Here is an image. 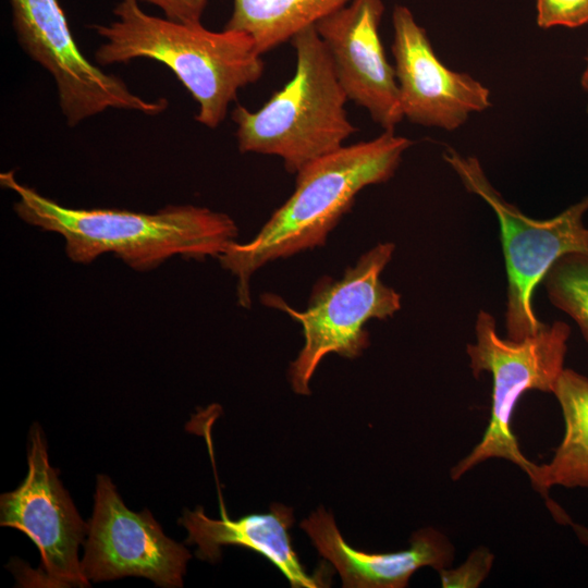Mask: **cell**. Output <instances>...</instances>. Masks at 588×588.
Listing matches in <instances>:
<instances>
[{
    "label": "cell",
    "instance_id": "17",
    "mask_svg": "<svg viewBox=\"0 0 588 588\" xmlns=\"http://www.w3.org/2000/svg\"><path fill=\"white\" fill-rule=\"evenodd\" d=\"M548 298L567 314L588 342V254L561 257L542 280Z\"/></svg>",
    "mask_w": 588,
    "mask_h": 588
},
{
    "label": "cell",
    "instance_id": "7",
    "mask_svg": "<svg viewBox=\"0 0 588 588\" xmlns=\"http://www.w3.org/2000/svg\"><path fill=\"white\" fill-rule=\"evenodd\" d=\"M443 157L465 188L482 198L497 215L507 274V338L522 340L535 334L544 326L535 314V289L564 255L588 254V228L584 223L588 196L553 218L532 219L500 195L477 158L462 156L454 149Z\"/></svg>",
    "mask_w": 588,
    "mask_h": 588
},
{
    "label": "cell",
    "instance_id": "10",
    "mask_svg": "<svg viewBox=\"0 0 588 588\" xmlns=\"http://www.w3.org/2000/svg\"><path fill=\"white\" fill-rule=\"evenodd\" d=\"M83 575L93 583L138 576L160 587H182L191 554L167 537L148 510L133 512L111 479L98 475Z\"/></svg>",
    "mask_w": 588,
    "mask_h": 588
},
{
    "label": "cell",
    "instance_id": "11",
    "mask_svg": "<svg viewBox=\"0 0 588 588\" xmlns=\"http://www.w3.org/2000/svg\"><path fill=\"white\" fill-rule=\"evenodd\" d=\"M392 23V52L404 118L452 131L463 125L470 113L491 106L486 86L439 60L425 28L407 7H394Z\"/></svg>",
    "mask_w": 588,
    "mask_h": 588
},
{
    "label": "cell",
    "instance_id": "16",
    "mask_svg": "<svg viewBox=\"0 0 588 588\" xmlns=\"http://www.w3.org/2000/svg\"><path fill=\"white\" fill-rule=\"evenodd\" d=\"M352 0H232L233 8L224 28L244 32L262 54L289 41L299 30Z\"/></svg>",
    "mask_w": 588,
    "mask_h": 588
},
{
    "label": "cell",
    "instance_id": "15",
    "mask_svg": "<svg viewBox=\"0 0 588 588\" xmlns=\"http://www.w3.org/2000/svg\"><path fill=\"white\" fill-rule=\"evenodd\" d=\"M553 394L564 420V434L547 464H536L532 488L548 499L554 486L588 489V378L564 368Z\"/></svg>",
    "mask_w": 588,
    "mask_h": 588
},
{
    "label": "cell",
    "instance_id": "18",
    "mask_svg": "<svg viewBox=\"0 0 588 588\" xmlns=\"http://www.w3.org/2000/svg\"><path fill=\"white\" fill-rule=\"evenodd\" d=\"M494 556L488 548L475 549L467 560L455 568H442L439 571L441 585L445 588H475L488 576Z\"/></svg>",
    "mask_w": 588,
    "mask_h": 588
},
{
    "label": "cell",
    "instance_id": "12",
    "mask_svg": "<svg viewBox=\"0 0 588 588\" xmlns=\"http://www.w3.org/2000/svg\"><path fill=\"white\" fill-rule=\"evenodd\" d=\"M383 13L382 0H352L315 27L347 99L365 108L384 131H394L404 117L395 69L379 34Z\"/></svg>",
    "mask_w": 588,
    "mask_h": 588
},
{
    "label": "cell",
    "instance_id": "9",
    "mask_svg": "<svg viewBox=\"0 0 588 588\" xmlns=\"http://www.w3.org/2000/svg\"><path fill=\"white\" fill-rule=\"evenodd\" d=\"M29 441L24 481L0 498V525L24 532L40 552L39 567L20 569L19 580L25 587H88L78 549L89 526L63 488L58 469L49 464L40 426L32 427Z\"/></svg>",
    "mask_w": 588,
    "mask_h": 588
},
{
    "label": "cell",
    "instance_id": "5",
    "mask_svg": "<svg viewBox=\"0 0 588 588\" xmlns=\"http://www.w3.org/2000/svg\"><path fill=\"white\" fill-rule=\"evenodd\" d=\"M476 342L466 347L473 375L492 377L491 412L487 428L476 446L451 469L460 479L490 458H504L531 476L536 464L524 456L512 429L517 403L531 390L553 393L564 370L571 328L563 321L546 324L522 340L502 339L495 320L480 310L475 323Z\"/></svg>",
    "mask_w": 588,
    "mask_h": 588
},
{
    "label": "cell",
    "instance_id": "3",
    "mask_svg": "<svg viewBox=\"0 0 588 588\" xmlns=\"http://www.w3.org/2000/svg\"><path fill=\"white\" fill-rule=\"evenodd\" d=\"M108 25H94L105 39L95 60L101 65L145 58L168 66L198 103L195 120L216 128L237 91L256 83L264 61L253 38L232 29L213 32L144 12L137 0H121Z\"/></svg>",
    "mask_w": 588,
    "mask_h": 588
},
{
    "label": "cell",
    "instance_id": "6",
    "mask_svg": "<svg viewBox=\"0 0 588 588\" xmlns=\"http://www.w3.org/2000/svg\"><path fill=\"white\" fill-rule=\"evenodd\" d=\"M394 247L390 242L378 243L340 279H320L303 311L277 295L262 296L266 305L285 311L303 328L304 346L289 370L294 392L310 393V380L326 355L359 356L370 343L365 324L371 319H388L401 309V295L381 280Z\"/></svg>",
    "mask_w": 588,
    "mask_h": 588
},
{
    "label": "cell",
    "instance_id": "4",
    "mask_svg": "<svg viewBox=\"0 0 588 588\" xmlns=\"http://www.w3.org/2000/svg\"><path fill=\"white\" fill-rule=\"evenodd\" d=\"M296 52L293 77L257 111L236 106L231 113L242 154L277 156L287 172L344 145L356 132L347 97L315 25L290 40Z\"/></svg>",
    "mask_w": 588,
    "mask_h": 588
},
{
    "label": "cell",
    "instance_id": "14",
    "mask_svg": "<svg viewBox=\"0 0 588 588\" xmlns=\"http://www.w3.org/2000/svg\"><path fill=\"white\" fill-rule=\"evenodd\" d=\"M220 518L208 517L203 506L185 510L179 523L188 532L185 542L196 544L200 560L216 562L224 546H240L268 559L285 576L294 588L329 586L328 571L322 567L309 574L295 552L290 529L294 524L293 509L272 504L268 513L248 514L231 519L225 511L220 489Z\"/></svg>",
    "mask_w": 588,
    "mask_h": 588
},
{
    "label": "cell",
    "instance_id": "8",
    "mask_svg": "<svg viewBox=\"0 0 588 588\" xmlns=\"http://www.w3.org/2000/svg\"><path fill=\"white\" fill-rule=\"evenodd\" d=\"M10 7L17 41L52 76L69 126L108 109L156 115L168 108L166 98L145 99L122 78L87 60L76 45L59 0H10Z\"/></svg>",
    "mask_w": 588,
    "mask_h": 588
},
{
    "label": "cell",
    "instance_id": "19",
    "mask_svg": "<svg viewBox=\"0 0 588 588\" xmlns=\"http://www.w3.org/2000/svg\"><path fill=\"white\" fill-rule=\"evenodd\" d=\"M588 23V0H537V24L578 27Z\"/></svg>",
    "mask_w": 588,
    "mask_h": 588
},
{
    "label": "cell",
    "instance_id": "21",
    "mask_svg": "<svg viewBox=\"0 0 588 588\" xmlns=\"http://www.w3.org/2000/svg\"><path fill=\"white\" fill-rule=\"evenodd\" d=\"M576 534L578 535L579 539L588 544V529H586L583 526L579 525H573Z\"/></svg>",
    "mask_w": 588,
    "mask_h": 588
},
{
    "label": "cell",
    "instance_id": "13",
    "mask_svg": "<svg viewBox=\"0 0 588 588\" xmlns=\"http://www.w3.org/2000/svg\"><path fill=\"white\" fill-rule=\"evenodd\" d=\"M318 553L340 574L346 588H403L421 567L438 572L453 562L454 547L439 530L415 531L409 548L388 553H368L351 547L334 517L322 506L301 523Z\"/></svg>",
    "mask_w": 588,
    "mask_h": 588
},
{
    "label": "cell",
    "instance_id": "1",
    "mask_svg": "<svg viewBox=\"0 0 588 588\" xmlns=\"http://www.w3.org/2000/svg\"><path fill=\"white\" fill-rule=\"evenodd\" d=\"M0 184L17 196L13 205L17 217L61 235L66 256L76 264H89L111 253L136 271H149L173 256L218 258L238 234L230 216L205 207L170 205L154 213L78 209L62 206L20 183L14 171L2 172Z\"/></svg>",
    "mask_w": 588,
    "mask_h": 588
},
{
    "label": "cell",
    "instance_id": "2",
    "mask_svg": "<svg viewBox=\"0 0 588 588\" xmlns=\"http://www.w3.org/2000/svg\"><path fill=\"white\" fill-rule=\"evenodd\" d=\"M412 144L394 131H384L373 139L343 145L299 170L293 194L255 237L233 242L218 257L236 278L238 305L250 307V279L261 267L323 245L357 194L390 180Z\"/></svg>",
    "mask_w": 588,
    "mask_h": 588
},
{
    "label": "cell",
    "instance_id": "20",
    "mask_svg": "<svg viewBox=\"0 0 588 588\" xmlns=\"http://www.w3.org/2000/svg\"><path fill=\"white\" fill-rule=\"evenodd\" d=\"M146 2L159 8L164 17L183 22L198 23L200 22L204 10L208 0H137Z\"/></svg>",
    "mask_w": 588,
    "mask_h": 588
},
{
    "label": "cell",
    "instance_id": "22",
    "mask_svg": "<svg viewBox=\"0 0 588 588\" xmlns=\"http://www.w3.org/2000/svg\"><path fill=\"white\" fill-rule=\"evenodd\" d=\"M586 61H587V66L581 76V86L584 87V89L587 91V95H588V53L586 57ZM587 111H588V106H587Z\"/></svg>",
    "mask_w": 588,
    "mask_h": 588
}]
</instances>
